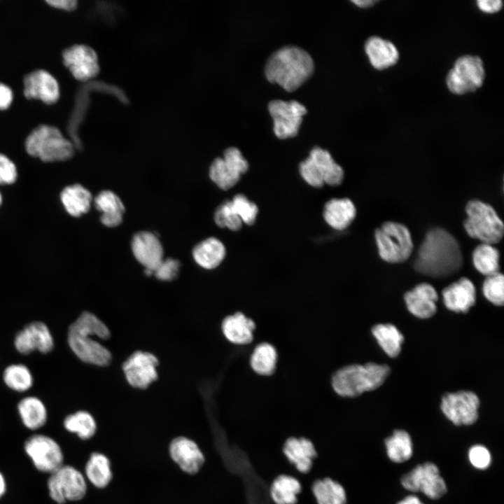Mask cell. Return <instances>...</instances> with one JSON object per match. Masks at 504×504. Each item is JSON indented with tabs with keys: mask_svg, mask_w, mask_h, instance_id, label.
Wrapping results in <instances>:
<instances>
[{
	"mask_svg": "<svg viewBox=\"0 0 504 504\" xmlns=\"http://www.w3.org/2000/svg\"><path fill=\"white\" fill-rule=\"evenodd\" d=\"M225 255L223 244L216 238L210 237L197 244L192 256L195 262L203 268L211 270L218 267Z\"/></svg>",
	"mask_w": 504,
	"mask_h": 504,
	"instance_id": "29",
	"label": "cell"
},
{
	"mask_svg": "<svg viewBox=\"0 0 504 504\" xmlns=\"http://www.w3.org/2000/svg\"><path fill=\"white\" fill-rule=\"evenodd\" d=\"M463 254L457 239L440 227L427 231L421 243L414 269L434 279H444L458 272L463 266Z\"/></svg>",
	"mask_w": 504,
	"mask_h": 504,
	"instance_id": "1",
	"label": "cell"
},
{
	"mask_svg": "<svg viewBox=\"0 0 504 504\" xmlns=\"http://www.w3.org/2000/svg\"><path fill=\"white\" fill-rule=\"evenodd\" d=\"M255 323L238 312L226 317L222 323V330L225 337L231 342L237 344H246L253 340V331Z\"/></svg>",
	"mask_w": 504,
	"mask_h": 504,
	"instance_id": "28",
	"label": "cell"
},
{
	"mask_svg": "<svg viewBox=\"0 0 504 504\" xmlns=\"http://www.w3.org/2000/svg\"><path fill=\"white\" fill-rule=\"evenodd\" d=\"M310 158L320 169L324 183L336 186L342 183L344 179V170L337 164L330 153L318 146L312 149Z\"/></svg>",
	"mask_w": 504,
	"mask_h": 504,
	"instance_id": "32",
	"label": "cell"
},
{
	"mask_svg": "<svg viewBox=\"0 0 504 504\" xmlns=\"http://www.w3.org/2000/svg\"><path fill=\"white\" fill-rule=\"evenodd\" d=\"M60 198L67 213L74 217L87 213L92 202L91 193L80 184L66 186L62 191Z\"/></svg>",
	"mask_w": 504,
	"mask_h": 504,
	"instance_id": "31",
	"label": "cell"
},
{
	"mask_svg": "<svg viewBox=\"0 0 504 504\" xmlns=\"http://www.w3.org/2000/svg\"><path fill=\"white\" fill-rule=\"evenodd\" d=\"M131 246L136 259L153 274L163 260V248L157 236L149 232H139L134 235Z\"/></svg>",
	"mask_w": 504,
	"mask_h": 504,
	"instance_id": "21",
	"label": "cell"
},
{
	"mask_svg": "<svg viewBox=\"0 0 504 504\" xmlns=\"http://www.w3.org/2000/svg\"><path fill=\"white\" fill-rule=\"evenodd\" d=\"M46 1L52 8L64 12L75 10L78 4L76 0H46Z\"/></svg>",
	"mask_w": 504,
	"mask_h": 504,
	"instance_id": "49",
	"label": "cell"
},
{
	"mask_svg": "<svg viewBox=\"0 0 504 504\" xmlns=\"http://www.w3.org/2000/svg\"><path fill=\"white\" fill-rule=\"evenodd\" d=\"M397 504H424L418 497L411 495L405 497Z\"/></svg>",
	"mask_w": 504,
	"mask_h": 504,
	"instance_id": "52",
	"label": "cell"
},
{
	"mask_svg": "<svg viewBox=\"0 0 504 504\" xmlns=\"http://www.w3.org/2000/svg\"><path fill=\"white\" fill-rule=\"evenodd\" d=\"M479 407L478 396L470 391L446 393L441 398L442 412L456 426L471 425L476 422Z\"/></svg>",
	"mask_w": 504,
	"mask_h": 504,
	"instance_id": "12",
	"label": "cell"
},
{
	"mask_svg": "<svg viewBox=\"0 0 504 504\" xmlns=\"http://www.w3.org/2000/svg\"><path fill=\"white\" fill-rule=\"evenodd\" d=\"M214 220L218 226L227 227L233 231L239 230L243 224L242 220L233 209L231 201L225 202L216 209Z\"/></svg>",
	"mask_w": 504,
	"mask_h": 504,
	"instance_id": "42",
	"label": "cell"
},
{
	"mask_svg": "<svg viewBox=\"0 0 504 504\" xmlns=\"http://www.w3.org/2000/svg\"><path fill=\"white\" fill-rule=\"evenodd\" d=\"M472 262L475 269L487 276L499 272L500 252L492 244L481 243L472 251Z\"/></svg>",
	"mask_w": 504,
	"mask_h": 504,
	"instance_id": "35",
	"label": "cell"
},
{
	"mask_svg": "<svg viewBox=\"0 0 504 504\" xmlns=\"http://www.w3.org/2000/svg\"><path fill=\"white\" fill-rule=\"evenodd\" d=\"M18 176L15 163L6 155L0 153V184H12Z\"/></svg>",
	"mask_w": 504,
	"mask_h": 504,
	"instance_id": "47",
	"label": "cell"
},
{
	"mask_svg": "<svg viewBox=\"0 0 504 504\" xmlns=\"http://www.w3.org/2000/svg\"><path fill=\"white\" fill-rule=\"evenodd\" d=\"M276 362V351L274 347L268 343H262L254 349L251 357L253 370L262 375L271 374Z\"/></svg>",
	"mask_w": 504,
	"mask_h": 504,
	"instance_id": "40",
	"label": "cell"
},
{
	"mask_svg": "<svg viewBox=\"0 0 504 504\" xmlns=\"http://www.w3.org/2000/svg\"><path fill=\"white\" fill-rule=\"evenodd\" d=\"M355 4H356L358 6L365 8L372 6L374 4L376 3V1L374 0H354L352 1Z\"/></svg>",
	"mask_w": 504,
	"mask_h": 504,
	"instance_id": "53",
	"label": "cell"
},
{
	"mask_svg": "<svg viewBox=\"0 0 504 504\" xmlns=\"http://www.w3.org/2000/svg\"><path fill=\"white\" fill-rule=\"evenodd\" d=\"M483 62L478 56L463 55L458 57L449 71L446 83L451 92L462 94L479 88L484 79Z\"/></svg>",
	"mask_w": 504,
	"mask_h": 504,
	"instance_id": "9",
	"label": "cell"
},
{
	"mask_svg": "<svg viewBox=\"0 0 504 504\" xmlns=\"http://www.w3.org/2000/svg\"><path fill=\"white\" fill-rule=\"evenodd\" d=\"M365 50L372 65L378 69L393 65L399 57L398 51L392 42L376 36L368 38Z\"/></svg>",
	"mask_w": 504,
	"mask_h": 504,
	"instance_id": "24",
	"label": "cell"
},
{
	"mask_svg": "<svg viewBox=\"0 0 504 504\" xmlns=\"http://www.w3.org/2000/svg\"><path fill=\"white\" fill-rule=\"evenodd\" d=\"M180 265L179 261L176 259H163L155 269L153 274L161 281H172L175 279L178 274Z\"/></svg>",
	"mask_w": 504,
	"mask_h": 504,
	"instance_id": "45",
	"label": "cell"
},
{
	"mask_svg": "<svg viewBox=\"0 0 504 504\" xmlns=\"http://www.w3.org/2000/svg\"><path fill=\"white\" fill-rule=\"evenodd\" d=\"M13 92L7 85L0 82V111L8 109L12 104Z\"/></svg>",
	"mask_w": 504,
	"mask_h": 504,
	"instance_id": "50",
	"label": "cell"
},
{
	"mask_svg": "<svg viewBox=\"0 0 504 504\" xmlns=\"http://www.w3.org/2000/svg\"><path fill=\"white\" fill-rule=\"evenodd\" d=\"M27 153L44 162L65 161L74 154V144L64 136L59 127L41 124L24 139Z\"/></svg>",
	"mask_w": 504,
	"mask_h": 504,
	"instance_id": "5",
	"label": "cell"
},
{
	"mask_svg": "<svg viewBox=\"0 0 504 504\" xmlns=\"http://www.w3.org/2000/svg\"><path fill=\"white\" fill-rule=\"evenodd\" d=\"M63 424L66 430L76 433L83 440L91 438L97 430L94 417L89 412L83 410L66 416Z\"/></svg>",
	"mask_w": 504,
	"mask_h": 504,
	"instance_id": "37",
	"label": "cell"
},
{
	"mask_svg": "<svg viewBox=\"0 0 504 504\" xmlns=\"http://www.w3.org/2000/svg\"><path fill=\"white\" fill-rule=\"evenodd\" d=\"M240 175L244 174L248 169V164L243 157L241 151L235 148H227L223 153V158Z\"/></svg>",
	"mask_w": 504,
	"mask_h": 504,
	"instance_id": "48",
	"label": "cell"
},
{
	"mask_svg": "<svg viewBox=\"0 0 504 504\" xmlns=\"http://www.w3.org/2000/svg\"><path fill=\"white\" fill-rule=\"evenodd\" d=\"M110 331L106 325L89 312H83L68 329L67 341L72 352L83 362L104 367L110 364V351L93 339L108 340Z\"/></svg>",
	"mask_w": 504,
	"mask_h": 504,
	"instance_id": "2",
	"label": "cell"
},
{
	"mask_svg": "<svg viewBox=\"0 0 504 504\" xmlns=\"http://www.w3.org/2000/svg\"><path fill=\"white\" fill-rule=\"evenodd\" d=\"M311 492L316 504H347V493L338 481L326 477L315 479Z\"/></svg>",
	"mask_w": 504,
	"mask_h": 504,
	"instance_id": "26",
	"label": "cell"
},
{
	"mask_svg": "<svg viewBox=\"0 0 504 504\" xmlns=\"http://www.w3.org/2000/svg\"><path fill=\"white\" fill-rule=\"evenodd\" d=\"M1 202H2V197H1V193H0V205H1Z\"/></svg>",
	"mask_w": 504,
	"mask_h": 504,
	"instance_id": "55",
	"label": "cell"
},
{
	"mask_svg": "<svg viewBox=\"0 0 504 504\" xmlns=\"http://www.w3.org/2000/svg\"><path fill=\"white\" fill-rule=\"evenodd\" d=\"M158 360L153 354L138 351L123 363L126 380L133 387L146 388L158 377Z\"/></svg>",
	"mask_w": 504,
	"mask_h": 504,
	"instance_id": "15",
	"label": "cell"
},
{
	"mask_svg": "<svg viewBox=\"0 0 504 504\" xmlns=\"http://www.w3.org/2000/svg\"><path fill=\"white\" fill-rule=\"evenodd\" d=\"M438 299L435 288L428 283L419 284L404 295L408 311L414 316L424 319L435 314Z\"/></svg>",
	"mask_w": 504,
	"mask_h": 504,
	"instance_id": "20",
	"label": "cell"
},
{
	"mask_svg": "<svg viewBox=\"0 0 504 504\" xmlns=\"http://www.w3.org/2000/svg\"><path fill=\"white\" fill-rule=\"evenodd\" d=\"M302 491V484L297 477L281 474L270 483L268 494L273 504H297Z\"/></svg>",
	"mask_w": 504,
	"mask_h": 504,
	"instance_id": "23",
	"label": "cell"
},
{
	"mask_svg": "<svg viewBox=\"0 0 504 504\" xmlns=\"http://www.w3.org/2000/svg\"><path fill=\"white\" fill-rule=\"evenodd\" d=\"M477 4L482 11L494 13L502 8L503 1L501 0H478Z\"/></svg>",
	"mask_w": 504,
	"mask_h": 504,
	"instance_id": "51",
	"label": "cell"
},
{
	"mask_svg": "<svg viewBox=\"0 0 504 504\" xmlns=\"http://www.w3.org/2000/svg\"><path fill=\"white\" fill-rule=\"evenodd\" d=\"M282 454L287 461L301 475L309 473L317 457L312 441L304 437H289L284 442Z\"/></svg>",
	"mask_w": 504,
	"mask_h": 504,
	"instance_id": "18",
	"label": "cell"
},
{
	"mask_svg": "<svg viewBox=\"0 0 504 504\" xmlns=\"http://www.w3.org/2000/svg\"><path fill=\"white\" fill-rule=\"evenodd\" d=\"M314 61L304 49L295 46H284L268 58L265 74L267 79L288 92L303 84L313 74Z\"/></svg>",
	"mask_w": 504,
	"mask_h": 504,
	"instance_id": "3",
	"label": "cell"
},
{
	"mask_svg": "<svg viewBox=\"0 0 504 504\" xmlns=\"http://www.w3.org/2000/svg\"><path fill=\"white\" fill-rule=\"evenodd\" d=\"M88 480L97 488L106 487L111 481V463L106 456L102 453H92L85 467Z\"/></svg>",
	"mask_w": 504,
	"mask_h": 504,
	"instance_id": "34",
	"label": "cell"
},
{
	"mask_svg": "<svg viewBox=\"0 0 504 504\" xmlns=\"http://www.w3.org/2000/svg\"><path fill=\"white\" fill-rule=\"evenodd\" d=\"M169 454L181 469L190 475L198 472L205 461L199 446L192 440L182 436L171 442Z\"/></svg>",
	"mask_w": 504,
	"mask_h": 504,
	"instance_id": "19",
	"label": "cell"
},
{
	"mask_svg": "<svg viewBox=\"0 0 504 504\" xmlns=\"http://www.w3.org/2000/svg\"><path fill=\"white\" fill-rule=\"evenodd\" d=\"M356 215L353 202L348 198L332 199L325 205L323 217L332 228L342 230L348 227Z\"/></svg>",
	"mask_w": 504,
	"mask_h": 504,
	"instance_id": "25",
	"label": "cell"
},
{
	"mask_svg": "<svg viewBox=\"0 0 504 504\" xmlns=\"http://www.w3.org/2000/svg\"><path fill=\"white\" fill-rule=\"evenodd\" d=\"M371 330L379 345L389 357L395 358L399 355L404 336L393 324L379 323Z\"/></svg>",
	"mask_w": 504,
	"mask_h": 504,
	"instance_id": "33",
	"label": "cell"
},
{
	"mask_svg": "<svg viewBox=\"0 0 504 504\" xmlns=\"http://www.w3.org/2000/svg\"><path fill=\"white\" fill-rule=\"evenodd\" d=\"M380 258L389 263L405 262L414 248L410 230L402 223L386 221L374 231Z\"/></svg>",
	"mask_w": 504,
	"mask_h": 504,
	"instance_id": "7",
	"label": "cell"
},
{
	"mask_svg": "<svg viewBox=\"0 0 504 504\" xmlns=\"http://www.w3.org/2000/svg\"><path fill=\"white\" fill-rule=\"evenodd\" d=\"M391 372L386 364H353L337 370L332 379L335 391L344 397H356L381 386Z\"/></svg>",
	"mask_w": 504,
	"mask_h": 504,
	"instance_id": "4",
	"label": "cell"
},
{
	"mask_svg": "<svg viewBox=\"0 0 504 504\" xmlns=\"http://www.w3.org/2000/svg\"><path fill=\"white\" fill-rule=\"evenodd\" d=\"M14 346L21 354H29L34 351L48 354L54 348V339L46 324L33 321L17 333Z\"/></svg>",
	"mask_w": 504,
	"mask_h": 504,
	"instance_id": "17",
	"label": "cell"
},
{
	"mask_svg": "<svg viewBox=\"0 0 504 504\" xmlns=\"http://www.w3.org/2000/svg\"><path fill=\"white\" fill-rule=\"evenodd\" d=\"M19 416L24 426L30 430H37L47 421V410L43 401L36 396L22 398L18 405Z\"/></svg>",
	"mask_w": 504,
	"mask_h": 504,
	"instance_id": "30",
	"label": "cell"
},
{
	"mask_svg": "<svg viewBox=\"0 0 504 504\" xmlns=\"http://www.w3.org/2000/svg\"><path fill=\"white\" fill-rule=\"evenodd\" d=\"M482 292L484 297L492 304L502 306L504 302V277L502 273L498 272L486 276Z\"/></svg>",
	"mask_w": 504,
	"mask_h": 504,
	"instance_id": "41",
	"label": "cell"
},
{
	"mask_svg": "<svg viewBox=\"0 0 504 504\" xmlns=\"http://www.w3.org/2000/svg\"><path fill=\"white\" fill-rule=\"evenodd\" d=\"M299 169L303 179L310 186L315 188H321L323 186L322 174L310 158L308 157L300 164Z\"/></svg>",
	"mask_w": 504,
	"mask_h": 504,
	"instance_id": "44",
	"label": "cell"
},
{
	"mask_svg": "<svg viewBox=\"0 0 504 504\" xmlns=\"http://www.w3.org/2000/svg\"><path fill=\"white\" fill-rule=\"evenodd\" d=\"M24 449L35 468L41 472L51 474L63 465L62 449L49 436L33 435L25 441Z\"/></svg>",
	"mask_w": 504,
	"mask_h": 504,
	"instance_id": "10",
	"label": "cell"
},
{
	"mask_svg": "<svg viewBox=\"0 0 504 504\" xmlns=\"http://www.w3.org/2000/svg\"><path fill=\"white\" fill-rule=\"evenodd\" d=\"M268 110L274 120V134L282 139L298 134L302 117L307 111L304 105L295 100L281 99L270 102Z\"/></svg>",
	"mask_w": 504,
	"mask_h": 504,
	"instance_id": "13",
	"label": "cell"
},
{
	"mask_svg": "<svg viewBox=\"0 0 504 504\" xmlns=\"http://www.w3.org/2000/svg\"><path fill=\"white\" fill-rule=\"evenodd\" d=\"M387 455L395 463L409 460L413 454L410 435L403 430H396L393 435L385 440Z\"/></svg>",
	"mask_w": 504,
	"mask_h": 504,
	"instance_id": "36",
	"label": "cell"
},
{
	"mask_svg": "<svg viewBox=\"0 0 504 504\" xmlns=\"http://www.w3.org/2000/svg\"><path fill=\"white\" fill-rule=\"evenodd\" d=\"M470 463L476 468L486 469L491 463V457L489 451L485 447L477 444L472 446L468 451Z\"/></svg>",
	"mask_w": 504,
	"mask_h": 504,
	"instance_id": "46",
	"label": "cell"
},
{
	"mask_svg": "<svg viewBox=\"0 0 504 504\" xmlns=\"http://www.w3.org/2000/svg\"><path fill=\"white\" fill-rule=\"evenodd\" d=\"M62 61L73 78L79 81L93 78L99 71L95 50L85 44H74L64 48Z\"/></svg>",
	"mask_w": 504,
	"mask_h": 504,
	"instance_id": "14",
	"label": "cell"
},
{
	"mask_svg": "<svg viewBox=\"0 0 504 504\" xmlns=\"http://www.w3.org/2000/svg\"><path fill=\"white\" fill-rule=\"evenodd\" d=\"M463 227L469 237L482 243L496 244L503 237L504 225L494 208L477 199L468 202Z\"/></svg>",
	"mask_w": 504,
	"mask_h": 504,
	"instance_id": "6",
	"label": "cell"
},
{
	"mask_svg": "<svg viewBox=\"0 0 504 504\" xmlns=\"http://www.w3.org/2000/svg\"><path fill=\"white\" fill-rule=\"evenodd\" d=\"M406 489L421 491L431 499H438L447 492V485L438 466L430 462L419 464L401 478Z\"/></svg>",
	"mask_w": 504,
	"mask_h": 504,
	"instance_id": "11",
	"label": "cell"
},
{
	"mask_svg": "<svg viewBox=\"0 0 504 504\" xmlns=\"http://www.w3.org/2000/svg\"><path fill=\"white\" fill-rule=\"evenodd\" d=\"M6 490V484L4 475L0 472V498L4 495Z\"/></svg>",
	"mask_w": 504,
	"mask_h": 504,
	"instance_id": "54",
	"label": "cell"
},
{
	"mask_svg": "<svg viewBox=\"0 0 504 504\" xmlns=\"http://www.w3.org/2000/svg\"><path fill=\"white\" fill-rule=\"evenodd\" d=\"M50 498L57 504L66 500L82 499L87 491V484L83 474L71 465H62L50 474L47 482Z\"/></svg>",
	"mask_w": 504,
	"mask_h": 504,
	"instance_id": "8",
	"label": "cell"
},
{
	"mask_svg": "<svg viewBox=\"0 0 504 504\" xmlns=\"http://www.w3.org/2000/svg\"><path fill=\"white\" fill-rule=\"evenodd\" d=\"M22 93L27 99H36L51 105L59 98V86L56 78L44 69H36L24 75Z\"/></svg>",
	"mask_w": 504,
	"mask_h": 504,
	"instance_id": "16",
	"label": "cell"
},
{
	"mask_svg": "<svg viewBox=\"0 0 504 504\" xmlns=\"http://www.w3.org/2000/svg\"><path fill=\"white\" fill-rule=\"evenodd\" d=\"M5 384L13 391L24 392L33 385L34 378L30 370L23 364H12L3 373Z\"/></svg>",
	"mask_w": 504,
	"mask_h": 504,
	"instance_id": "38",
	"label": "cell"
},
{
	"mask_svg": "<svg viewBox=\"0 0 504 504\" xmlns=\"http://www.w3.org/2000/svg\"><path fill=\"white\" fill-rule=\"evenodd\" d=\"M94 205L102 214L100 220L106 227H116L122 223L125 206L113 192L111 190L100 192L94 199Z\"/></svg>",
	"mask_w": 504,
	"mask_h": 504,
	"instance_id": "27",
	"label": "cell"
},
{
	"mask_svg": "<svg viewBox=\"0 0 504 504\" xmlns=\"http://www.w3.org/2000/svg\"><path fill=\"white\" fill-rule=\"evenodd\" d=\"M445 307L455 312L466 313L476 301V289L472 281L461 277L442 291Z\"/></svg>",
	"mask_w": 504,
	"mask_h": 504,
	"instance_id": "22",
	"label": "cell"
},
{
	"mask_svg": "<svg viewBox=\"0 0 504 504\" xmlns=\"http://www.w3.org/2000/svg\"><path fill=\"white\" fill-rule=\"evenodd\" d=\"M210 178L222 190L232 188L241 175L223 158L214 160L209 168Z\"/></svg>",
	"mask_w": 504,
	"mask_h": 504,
	"instance_id": "39",
	"label": "cell"
},
{
	"mask_svg": "<svg viewBox=\"0 0 504 504\" xmlns=\"http://www.w3.org/2000/svg\"><path fill=\"white\" fill-rule=\"evenodd\" d=\"M232 206L236 214L243 223L251 225L254 223L258 212L257 205L249 201L242 195H236L231 201Z\"/></svg>",
	"mask_w": 504,
	"mask_h": 504,
	"instance_id": "43",
	"label": "cell"
}]
</instances>
